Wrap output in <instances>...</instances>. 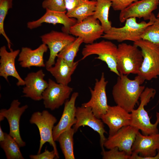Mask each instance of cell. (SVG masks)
Here are the masks:
<instances>
[{"instance_id":"cell-1","label":"cell","mask_w":159,"mask_h":159,"mask_svg":"<svg viewBox=\"0 0 159 159\" xmlns=\"http://www.w3.org/2000/svg\"><path fill=\"white\" fill-rule=\"evenodd\" d=\"M127 76L120 74L118 76L112 87V94L116 105L130 113L134 109L145 88L144 86L141 85L145 81L138 75L133 80Z\"/></svg>"},{"instance_id":"cell-2","label":"cell","mask_w":159,"mask_h":159,"mask_svg":"<svg viewBox=\"0 0 159 159\" xmlns=\"http://www.w3.org/2000/svg\"><path fill=\"white\" fill-rule=\"evenodd\" d=\"M155 89L152 88H145L140 98V103L136 109H133L130 113V125L141 131L144 135L158 133L157 128L159 123V112L156 113V120L154 124L152 123L148 113L144 107L154 98L156 94Z\"/></svg>"},{"instance_id":"cell-3","label":"cell","mask_w":159,"mask_h":159,"mask_svg":"<svg viewBox=\"0 0 159 159\" xmlns=\"http://www.w3.org/2000/svg\"><path fill=\"white\" fill-rule=\"evenodd\" d=\"M153 13L149 21H137L136 18L127 19L124 26L121 27H112L105 33L101 38L109 40H116L119 42L130 41L133 42L141 39V36L146 28L153 24L156 19Z\"/></svg>"},{"instance_id":"cell-4","label":"cell","mask_w":159,"mask_h":159,"mask_svg":"<svg viewBox=\"0 0 159 159\" xmlns=\"http://www.w3.org/2000/svg\"><path fill=\"white\" fill-rule=\"evenodd\" d=\"M141 50L143 62L137 74L145 81L159 77V46L141 39L133 42Z\"/></svg>"},{"instance_id":"cell-5","label":"cell","mask_w":159,"mask_h":159,"mask_svg":"<svg viewBox=\"0 0 159 159\" xmlns=\"http://www.w3.org/2000/svg\"><path fill=\"white\" fill-rule=\"evenodd\" d=\"M116 59L117 69L120 74H137L143 57L141 50L137 45L122 43L117 46Z\"/></svg>"},{"instance_id":"cell-6","label":"cell","mask_w":159,"mask_h":159,"mask_svg":"<svg viewBox=\"0 0 159 159\" xmlns=\"http://www.w3.org/2000/svg\"><path fill=\"white\" fill-rule=\"evenodd\" d=\"M117 46L109 41L102 40L98 42L86 44L83 49L81 60L88 57L96 54L95 59L101 60L107 64L110 71L117 76L120 74L117 70L116 56Z\"/></svg>"},{"instance_id":"cell-7","label":"cell","mask_w":159,"mask_h":159,"mask_svg":"<svg viewBox=\"0 0 159 159\" xmlns=\"http://www.w3.org/2000/svg\"><path fill=\"white\" fill-rule=\"evenodd\" d=\"M56 118L47 110L42 112L33 113L29 120L30 123L35 124L37 127L40 135V143L37 154L41 153L44 144L48 143L52 147L57 155L59 158L57 145L53 137V130L54 125L57 122Z\"/></svg>"},{"instance_id":"cell-8","label":"cell","mask_w":159,"mask_h":159,"mask_svg":"<svg viewBox=\"0 0 159 159\" xmlns=\"http://www.w3.org/2000/svg\"><path fill=\"white\" fill-rule=\"evenodd\" d=\"M159 133L148 135L137 133L129 159H159Z\"/></svg>"},{"instance_id":"cell-9","label":"cell","mask_w":159,"mask_h":159,"mask_svg":"<svg viewBox=\"0 0 159 159\" xmlns=\"http://www.w3.org/2000/svg\"><path fill=\"white\" fill-rule=\"evenodd\" d=\"M40 37L43 43L47 46L50 51L49 58L45 63L46 69L54 65L58 54L76 38L69 34L54 30Z\"/></svg>"},{"instance_id":"cell-10","label":"cell","mask_w":159,"mask_h":159,"mask_svg":"<svg viewBox=\"0 0 159 159\" xmlns=\"http://www.w3.org/2000/svg\"><path fill=\"white\" fill-rule=\"evenodd\" d=\"M42 94L44 107L53 110L59 108L68 100L73 90L68 85L57 83L51 79Z\"/></svg>"},{"instance_id":"cell-11","label":"cell","mask_w":159,"mask_h":159,"mask_svg":"<svg viewBox=\"0 0 159 159\" xmlns=\"http://www.w3.org/2000/svg\"><path fill=\"white\" fill-rule=\"evenodd\" d=\"M108 82L106 80L104 73L102 72L100 79H95L93 89L89 87L91 96L87 102L82 105L90 107L95 115L100 119L108 107L106 93V87Z\"/></svg>"},{"instance_id":"cell-12","label":"cell","mask_w":159,"mask_h":159,"mask_svg":"<svg viewBox=\"0 0 159 159\" xmlns=\"http://www.w3.org/2000/svg\"><path fill=\"white\" fill-rule=\"evenodd\" d=\"M99 21L93 16H90L80 22H77L70 29L69 34L82 38L83 43L91 44L101 38L104 33Z\"/></svg>"},{"instance_id":"cell-13","label":"cell","mask_w":159,"mask_h":159,"mask_svg":"<svg viewBox=\"0 0 159 159\" xmlns=\"http://www.w3.org/2000/svg\"><path fill=\"white\" fill-rule=\"evenodd\" d=\"M21 102L17 99L14 100L9 108L0 110V121L5 118L9 126V134L16 142L20 147L26 145V143L21 138L20 132L19 123L21 116L28 107L27 105L19 107Z\"/></svg>"},{"instance_id":"cell-14","label":"cell","mask_w":159,"mask_h":159,"mask_svg":"<svg viewBox=\"0 0 159 159\" xmlns=\"http://www.w3.org/2000/svg\"><path fill=\"white\" fill-rule=\"evenodd\" d=\"M76 122L73 126L75 132L82 126H87L90 127L99 134L102 151L105 150L104 144L107 138L104 134L107 132L104 128V123L101 120L95 115L90 107L82 105L76 107Z\"/></svg>"},{"instance_id":"cell-15","label":"cell","mask_w":159,"mask_h":159,"mask_svg":"<svg viewBox=\"0 0 159 159\" xmlns=\"http://www.w3.org/2000/svg\"><path fill=\"white\" fill-rule=\"evenodd\" d=\"M139 131L138 128L130 125L124 126L113 135L109 136L104 146L109 150L117 147L120 150L130 156L132 153V146Z\"/></svg>"},{"instance_id":"cell-16","label":"cell","mask_w":159,"mask_h":159,"mask_svg":"<svg viewBox=\"0 0 159 159\" xmlns=\"http://www.w3.org/2000/svg\"><path fill=\"white\" fill-rule=\"evenodd\" d=\"M159 0H141L134 2L120 11L119 19L122 23L130 18H143L150 20L152 12L157 8Z\"/></svg>"},{"instance_id":"cell-17","label":"cell","mask_w":159,"mask_h":159,"mask_svg":"<svg viewBox=\"0 0 159 159\" xmlns=\"http://www.w3.org/2000/svg\"><path fill=\"white\" fill-rule=\"evenodd\" d=\"M100 119L109 127V136H110L122 127L130 125L131 115L118 105H109L106 112L101 116Z\"/></svg>"},{"instance_id":"cell-18","label":"cell","mask_w":159,"mask_h":159,"mask_svg":"<svg viewBox=\"0 0 159 159\" xmlns=\"http://www.w3.org/2000/svg\"><path fill=\"white\" fill-rule=\"evenodd\" d=\"M45 76L42 69L29 73L24 80L23 96L36 101L42 100L43 93L48 85V82L44 79Z\"/></svg>"},{"instance_id":"cell-19","label":"cell","mask_w":159,"mask_h":159,"mask_svg":"<svg viewBox=\"0 0 159 159\" xmlns=\"http://www.w3.org/2000/svg\"><path fill=\"white\" fill-rule=\"evenodd\" d=\"M78 95V92H73L70 99L67 100L65 102L60 119L53 129V137L55 142L57 141L58 137L61 133L72 128L76 123L77 120L75 102Z\"/></svg>"},{"instance_id":"cell-20","label":"cell","mask_w":159,"mask_h":159,"mask_svg":"<svg viewBox=\"0 0 159 159\" xmlns=\"http://www.w3.org/2000/svg\"><path fill=\"white\" fill-rule=\"evenodd\" d=\"M19 49L8 52L5 46L0 49V76L4 77L8 82V77L12 76L17 80V86H24L25 82L17 71L15 64V59L19 55Z\"/></svg>"},{"instance_id":"cell-21","label":"cell","mask_w":159,"mask_h":159,"mask_svg":"<svg viewBox=\"0 0 159 159\" xmlns=\"http://www.w3.org/2000/svg\"><path fill=\"white\" fill-rule=\"evenodd\" d=\"M44 14L39 19L27 23V27L32 29L41 26L43 23L53 24H61L63 25L62 32L69 34L70 28L77 22L75 18L69 17L66 11H52L46 9Z\"/></svg>"},{"instance_id":"cell-22","label":"cell","mask_w":159,"mask_h":159,"mask_svg":"<svg viewBox=\"0 0 159 159\" xmlns=\"http://www.w3.org/2000/svg\"><path fill=\"white\" fill-rule=\"evenodd\" d=\"M48 49L47 46L44 43L34 49L22 47L19 54L18 60L19 64L23 68L29 69L33 66L45 67L44 55Z\"/></svg>"},{"instance_id":"cell-23","label":"cell","mask_w":159,"mask_h":159,"mask_svg":"<svg viewBox=\"0 0 159 159\" xmlns=\"http://www.w3.org/2000/svg\"><path fill=\"white\" fill-rule=\"evenodd\" d=\"M54 65L46 69L55 79L56 82L68 85L71 82V77L79 64V61L70 64L62 59L57 57Z\"/></svg>"},{"instance_id":"cell-24","label":"cell","mask_w":159,"mask_h":159,"mask_svg":"<svg viewBox=\"0 0 159 159\" xmlns=\"http://www.w3.org/2000/svg\"><path fill=\"white\" fill-rule=\"evenodd\" d=\"M97 0H80L78 5L73 9L66 12L69 17L75 19L80 22L92 16L95 10Z\"/></svg>"},{"instance_id":"cell-25","label":"cell","mask_w":159,"mask_h":159,"mask_svg":"<svg viewBox=\"0 0 159 159\" xmlns=\"http://www.w3.org/2000/svg\"><path fill=\"white\" fill-rule=\"evenodd\" d=\"M112 6L109 0H97V3L93 17L100 22L104 33L112 27V23L109 19V11Z\"/></svg>"},{"instance_id":"cell-26","label":"cell","mask_w":159,"mask_h":159,"mask_svg":"<svg viewBox=\"0 0 159 159\" xmlns=\"http://www.w3.org/2000/svg\"><path fill=\"white\" fill-rule=\"evenodd\" d=\"M75 133L74 129L71 128L61 133L57 140L65 159H75L73 148Z\"/></svg>"},{"instance_id":"cell-27","label":"cell","mask_w":159,"mask_h":159,"mask_svg":"<svg viewBox=\"0 0 159 159\" xmlns=\"http://www.w3.org/2000/svg\"><path fill=\"white\" fill-rule=\"evenodd\" d=\"M0 146L7 159H24L19 147L15 140L9 134L5 133V138L0 142Z\"/></svg>"},{"instance_id":"cell-28","label":"cell","mask_w":159,"mask_h":159,"mask_svg":"<svg viewBox=\"0 0 159 159\" xmlns=\"http://www.w3.org/2000/svg\"><path fill=\"white\" fill-rule=\"evenodd\" d=\"M83 40L81 37H77L73 42L67 45L58 54L57 57L61 58L70 64H73L74 59Z\"/></svg>"},{"instance_id":"cell-29","label":"cell","mask_w":159,"mask_h":159,"mask_svg":"<svg viewBox=\"0 0 159 159\" xmlns=\"http://www.w3.org/2000/svg\"><path fill=\"white\" fill-rule=\"evenodd\" d=\"M12 6V0H0V34L5 38L7 43V45L10 51L12 49L11 48L12 43L4 31V22L6 15L9 9Z\"/></svg>"},{"instance_id":"cell-30","label":"cell","mask_w":159,"mask_h":159,"mask_svg":"<svg viewBox=\"0 0 159 159\" xmlns=\"http://www.w3.org/2000/svg\"><path fill=\"white\" fill-rule=\"evenodd\" d=\"M141 39L159 46V19L156 18L153 24L148 26L142 35Z\"/></svg>"},{"instance_id":"cell-31","label":"cell","mask_w":159,"mask_h":159,"mask_svg":"<svg viewBox=\"0 0 159 159\" xmlns=\"http://www.w3.org/2000/svg\"><path fill=\"white\" fill-rule=\"evenodd\" d=\"M101 154L103 159H129L130 156L124 151L120 150L117 147L109 151H102Z\"/></svg>"},{"instance_id":"cell-32","label":"cell","mask_w":159,"mask_h":159,"mask_svg":"<svg viewBox=\"0 0 159 159\" xmlns=\"http://www.w3.org/2000/svg\"><path fill=\"white\" fill-rule=\"evenodd\" d=\"M43 8L52 11H66L64 0H44L42 3Z\"/></svg>"},{"instance_id":"cell-33","label":"cell","mask_w":159,"mask_h":159,"mask_svg":"<svg viewBox=\"0 0 159 159\" xmlns=\"http://www.w3.org/2000/svg\"><path fill=\"white\" fill-rule=\"evenodd\" d=\"M112 2L111 7L115 11H120L138 0H109Z\"/></svg>"},{"instance_id":"cell-34","label":"cell","mask_w":159,"mask_h":159,"mask_svg":"<svg viewBox=\"0 0 159 159\" xmlns=\"http://www.w3.org/2000/svg\"><path fill=\"white\" fill-rule=\"evenodd\" d=\"M31 159H53L57 158V155L54 150L49 151L45 149L44 151L42 153L36 155H30L29 156Z\"/></svg>"},{"instance_id":"cell-35","label":"cell","mask_w":159,"mask_h":159,"mask_svg":"<svg viewBox=\"0 0 159 159\" xmlns=\"http://www.w3.org/2000/svg\"><path fill=\"white\" fill-rule=\"evenodd\" d=\"M67 11L75 8L79 4L80 0H64Z\"/></svg>"},{"instance_id":"cell-36","label":"cell","mask_w":159,"mask_h":159,"mask_svg":"<svg viewBox=\"0 0 159 159\" xmlns=\"http://www.w3.org/2000/svg\"><path fill=\"white\" fill-rule=\"evenodd\" d=\"M5 138V133L2 131L1 126H0V142L4 140Z\"/></svg>"},{"instance_id":"cell-37","label":"cell","mask_w":159,"mask_h":159,"mask_svg":"<svg viewBox=\"0 0 159 159\" xmlns=\"http://www.w3.org/2000/svg\"><path fill=\"white\" fill-rule=\"evenodd\" d=\"M158 5H159V3ZM157 18L159 19V11L157 16Z\"/></svg>"},{"instance_id":"cell-38","label":"cell","mask_w":159,"mask_h":159,"mask_svg":"<svg viewBox=\"0 0 159 159\" xmlns=\"http://www.w3.org/2000/svg\"><path fill=\"white\" fill-rule=\"evenodd\" d=\"M158 151L159 152V149L158 150Z\"/></svg>"},{"instance_id":"cell-39","label":"cell","mask_w":159,"mask_h":159,"mask_svg":"<svg viewBox=\"0 0 159 159\" xmlns=\"http://www.w3.org/2000/svg\"></svg>"},{"instance_id":"cell-40","label":"cell","mask_w":159,"mask_h":159,"mask_svg":"<svg viewBox=\"0 0 159 159\" xmlns=\"http://www.w3.org/2000/svg\"></svg>"}]
</instances>
